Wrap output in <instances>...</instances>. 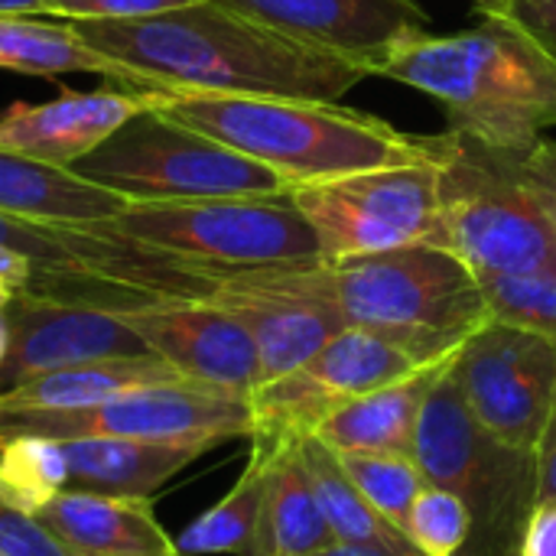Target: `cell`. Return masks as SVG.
Segmentation results:
<instances>
[{"label":"cell","instance_id":"obj_41","mask_svg":"<svg viewBox=\"0 0 556 556\" xmlns=\"http://www.w3.org/2000/svg\"><path fill=\"white\" fill-rule=\"evenodd\" d=\"M10 352V319H7V306H0V365L7 362Z\"/></svg>","mask_w":556,"mask_h":556},{"label":"cell","instance_id":"obj_5","mask_svg":"<svg viewBox=\"0 0 556 556\" xmlns=\"http://www.w3.org/2000/svg\"><path fill=\"white\" fill-rule=\"evenodd\" d=\"M0 248L36 264L29 293L117 313L166 296L205 300L215 280V267L156 251L111 222L62 225L0 212Z\"/></svg>","mask_w":556,"mask_h":556},{"label":"cell","instance_id":"obj_9","mask_svg":"<svg viewBox=\"0 0 556 556\" xmlns=\"http://www.w3.org/2000/svg\"><path fill=\"white\" fill-rule=\"evenodd\" d=\"M290 195L319 238L323 264L410 244L443 248L440 137L427 160L290 186Z\"/></svg>","mask_w":556,"mask_h":556},{"label":"cell","instance_id":"obj_16","mask_svg":"<svg viewBox=\"0 0 556 556\" xmlns=\"http://www.w3.org/2000/svg\"><path fill=\"white\" fill-rule=\"evenodd\" d=\"M290 39L336 52L371 78L410 39L430 33L417 0H218Z\"/></svg>","mask_w":556,"mask_h":556},{"label":"cell","instance_id":"obj_18","mask_svg":"<svg viewBox=\"0 0 556 556\" xmlns=\"http://www.w3.org/2000/svg\"><path fill=\"white\" fill-rule=\"evenodd\" d=\"M156 98L163 94L127 88H62L59 98L42 104L13 101L0 114V150L72 169L121 124H127L143 108L156 104Z\"/></svg>","mask_w":556,"mask_h":556},{"label":"cell","instance_id":"obj_26","mask_svg":"<svg viewBox=\"0 0 556 556\" xmlns=\"http://www.w3.org/2000/svg\"><path fill=\"white\" fill-rule=\"evenodd\" d=\"M267 463H270V440L254 437V450L244 472L238 476V482L222 502H215L173 541L176 556H257L264 502H267Z\"/></svg>","mask_w":556,"mask_h":556},{"label":"cell","instance_id":"obj_8","mask_svg":"<svg viewBox=\"0 0 556 556\" xmlns=\"http://www.w3.org/2000/svg\"><path fill=\"white\" fill-rule=\"evenodd\" d=\"M124 235L208 267L319 264L323 248L290 189L277 195H218L130 202L111 218Z\"/></svg>","mask_w":556,"mask_h":556},{"label":"cell","instance_id":"obj_42","mask_svg":"<svg viewBox=\"0 0 556 556\" xmlns=\"http://www.w3.org/2000/svg\"><path fill=\"white\" fill-rule=\"evenodd\" d=\"M505 3H511V0H476V7H479L482 13H495V10H502Z\"/></svg>","mask_w":556,"mask_h":556},{"label":"cell","instance_id":"obj_39","mask_svg":"<svg viewBox=\"0 0 556 556\" xmlns=\"http://www.w3.org/2000/svg\"><path fill=\"white\" fill-rule=\"evenodd\" d=\"M309 556H388L381 554V551H368V547H355V544H329V547H323V551H316V554Z\"/></svg>","mask_w":556,"mask_h":556},{"label":"cell","instance_id":"obj_33","mask_svg":"<svg viewBox=\"0 0 556 556\" xmlns=\"http://www.w3.org/2000/svg\"><path fill=\"white\" fill-rule=\"evenodd\" d=\"M0 556H75L39 518L0 502Z\"/></svg>","mask_w":556,"mask_h":556},{"label":"cell","instance_id":"obj_29","mask_svg":"<svg viewBox=\"0 0 556 556\" xmlns=\"http://www.w3.org/2000/svg\"><path fill=\"white\" fill-rule=\"evenodd\" d=\"M336 453V450H332ZM352 485L362 498L407 538V515L420 489L427 485L424 472L410 456L401 453H336Z\"/></svg>","mask_w":556,"mask_h":556},{"label":"cell","instance_id":"obj_14","mask_svg":"<svg viewBox=\"0 0 556 556\" xmlns=\"http://www.w3.org/2000/svg\"><path fill=\"white\" fill-rule=\"evenodd\" d=\"M456 362V355H453ZM453 362L437 375L414 430L410 459L430 485L466 498L472 521H492L518 492L534 498V456L495 443L472 417Z\"/></svg>","mask_w":556,"mask_h":556},{"label":"cell","instance_id":"obj_37","mask_svg":"<svg viewBox=\"0 0 556 556\" xmlns=\"http://www.w3.org/2000/svg\"><path fill=\"white\" fill-rule=\"evenodd\" d=\"M556 498V404L534 446V502Z\"/></svg>","mask_w":556,"mask_h":556},{"label":"cell","instance_id":"obj_1","mask_svg":"<svg viewBox=\"0 0 556 556\" xmlns=\"http://www.w3.org/2000/svg\"><path fill=\"white\" fill-rule=\"evenodd\" d=\"M114 62L130 91H215L342 101L371 78L362 65L290 39L218 0L140 20H68Z\"/></svg>","mask_w":556,"mask_h":556},{"label":"cell","instance_id":"obj_12","mask_svg":"<svg viewBox=\"0 0 556 556\" xmlns=\"http://www.w3.org/2000/svg\"><path fill=\"white\" fill-rule=\"evenodd\" d=\"M427 365L437 362H424L410 349L378 332L345 326L300 368L274 381H264L251 394L254 437H267V440L313 437L316 427L342 404L365 397L378 388H388L394 381H404L407 375Z\"/></svg>","mask_w":556,"mask_h":556},{"label":"cell","instance_id":"obj_40","mask_svg":"<svg viewBox=\"0 0 556 556\" xmlns=\"http://www.w3.org/2000/svg\"><path fill=\"white\" fill-rule=\"evenodd\" d=\"M46 0H0V13H33L42 16Z\"/></svg>","mask_w":556,"mask_h":556},{"label":"cell","instance_id":"obj_24","mask_svg":"<svg viewBox=\"0 0 556 556\" xmlns=\"http://www.w3.org/2000/svg\"><path fill=\"white\" fill-rule=\"evenodd\" d=\"M179 378H186V375H179L160 355L104 358V362L72 365L62 371L29 378L26 384L0 394V410H75V407L101 404L124 391L179 381Z\"/></svg>","mask_w":556,"mask_h":556},{"label":"cell","instance_id":"obj_27","mask_svg":"<svg viewBox=\"0 0 556 556\" xmlns=\"http://www.w3.org/2000/svg\"><path fill=\"white\" fill-rule=\"evenodd\" d=\"M300 443H303V459H306L319 508H323V515L332 528V538L339 544H355V547L381 551L388 556H420L397 528H391L362 498V492L345 476L339 456L319 437H303Z\"/></svg>","mask_w":556,"mask_h":556},{"label":"cell","instance_id":"obj_22","mask_svg":"<svg viewBox=\"0 0 556 556\" xmlns=\"http://www.w3.org/2000/svg\"><path fill=\"white\" fill-rule=\"evenodd\" d=\"M127 205L130 202L124 195L81 179L75 169L0 150V212L7 215L62 225H94L111 222Z\"/></svg>","mask_w":556,"mask_h":556},{"label":"cell","instance_id":"obj_30","mask_svg":"<svg viewBox=\"0 0 556 556\" xmlns=\"http://www.w3.org/2000/svg\"><path fill=\"white\" fill-rule=\"evenodd\" d=\"M492 319L531 329L556 342V267L531 274L479 277Z\"/></svg>","mask_w":556,"mask_h":556},{"label":"cell","instance_id":"obj_35","mask_svg":"<svg viewBox=\"0 0 556 556\" xmlns=\"http://www.w3.org/2000/svg\"><path fill=\"white\" fill-rule=\"evenodd\" d=\"M495 16L515 23L556 62V0H511Z\"/></svg>","mask_w":556,"mask_h":556},{"label":"cell","instance_id":"obj_2","mask_svg":"<svg viewBox=\"0 0 556 556\" xmlns=\"http://www.w3.org/2000/svg\"><path fill=\"white\" fill-rule=\"evenodd\" d=\"M378 75L437 98L453 134L498 153L528 150L556 130V62L495 13L466 33L410 39Z\"/></svg>","mask_w":556,"mask_h":556},{"label":"cell","instance_id":"obj_23","mask_svg":"<svg viewBox=\"0 0 556 556\" xmlns=\"http://www.w3.org/2000/svg\"><path fill=\"white\" fill-rule=\"evenodd\" d=\"M300 440H270L267 502L257 556H309L336 544L332 528L319 508Z\"/></svg>","mask_w":556,"mask_h":556},{"label":"cell","instance_id":"obj_21","mask_svg":"<svg viewBox=\"0 0 556 556\" xmlns=\"http://www.w3.org/2000/svg\"><path fill=\"white\" fill-rule=\"evenodd\" d=\"M453 362L427 365L404 381H394L388 388H378L365 397H355L332 410L313 437H319L336 453H401L410 456L414 430L420 420V407L427 401V391L433 388L437 375Z\"/></svg>","mask_w":556,"mask_h":556},{"label":"cell","instance_id":"obj_25","mask_svg":"<svg viewBox=\"0 0 556 556\" xmlns=\"http://www.w3.org/2000/svg\"><path fill=\"white\" fill-rule=\"evenodd\" d=\"M0 68L55 78L68 72L104 75L114 85L127 88L124 72L94 52L68 20L33 16V13H0Z\"/></svg>","mask_w":556,"mask_h":556},{"label":"cell","instance_id":"obj_10","mask_svg":"<svg viewBox=\"0 0 556 556\" xmlns=\"http://www.w3.org/2000/svg\"><path fill=\"white\" fill-rule=\"evenodd\" d=\"M23 433L49 440L121 437L215 450L228 440L254 437V410L251 394L179 378L75 410H0V440Z\"/></svg>","mask_w":556,"mask_h":556},{"label":"cell","instance_id":"obj_38","mask_svg":"<svg viewBox=\"0 0 556 556\" xmlns=\"http://www.w3.org/2000/svg\"><path fill=\"white\" fill-rule=\"evenodd\" d=\"M36 264L10 248H0V306H10L20 293H29L36 283Z\"/></svg>","mask_w":556,"mask_h":556},{"label":"cell","instance_id":"obj_4","mask_svg":"<svg viewBox=\"0 0 556 556\" xmlns=\"http://www.w3.org/2000/svg\"><path fill=\"white\" fill-rule=\"evenodd\" d=\"M326 267L345 326L378 332L424 362L456 355L492 319L479 277L437 244H410Z\"/></svg>","mask_w":556,"mask_h":556},{"label":"cell","instance_id":"obj_13","mask_svg":"<svg viewBox=\"0 0 556 556\" xmlns=\"http://www.w3.org/2000/svg\"><path fill=\"white\" fill-rule=\"evenodd\" d=\"M453 368L479 427L505 450L534 456L556 404V342L489 319L456 352Z\"/></svg>","mask_w":556,"mask_h":556},{"label":"cell","instance_id":"obj_36","mask_svg":"<svg viewBox=\"0 0 556 556\" xmlns=\"http://www.w3.org/2000/svg\"><path fill=\"white\" fill-rule=\"evenodd\" d=\"M518 556H556V498L534 502L528 511Z\"/></svg>","mask_w":556,"mask_h":556},{"label":"cell","instance_id":"obj_17","mask_svg":"<svg viewBox=\"0 0 556 556\" xmlns=\"http://www.w3.org/2000/svg\"><path fill=\"white\" fill-rule=\"evenodd\" d=\"M121 316L137 329L153 355L169 362L179 375L254 394L261 388V352L251 332L222 306L208 300H150Z\"/></svg>","mask_w":556,"mask_h":556},{"label":"cell","instance_id":"obj_19","mask_svg":"<svg viewBox=\"0 0 556 556\" xmlns=\"http://www.w3.org/2000/svg\"><path fill=\"white\" fill-rule=\"evenodd\" d=\"M75 556H176L150 498L62 492L36 515Z\"/></svg>","mask_w":556,"mask_h":556},{"label":"cell","instance_id":"obj_15","mask_svg":"<svg viewBox=\"0 0 556 556\" xmlns=\"http://www.w3.org/2000/svg\"><path fill=\"white\" fill-rule=\"evenodd\" d=\"M7 319L10 352L0 365V394L72 365L153 355L117 309L94 303L20 293L10 300Z\"/></svg>","mask_w":556,"mask_h":556},{"label":"cell","instance_id":"obj_34","mask_svg":"<svg viewBox=\"0 0 556 556\" xmlns=\"http://www.w3.org/2000/svg\"><path fill=\"white\" fill-rule=\"evenodd\" d=\"M518 176L525 179V186L534 192L544 218L551 222V231L556 238V140L541 137L534 147L528 150H518V153H508Z\"/></svg>","mask_w":556,"mask_h":556},{"label":"cell","instance_id":"obj_3","mask_svg":"<svg viewBox=\"0 0 556 556\" xmlns=\"http://www.w3.org/2000/svg\"><path fill=\"white\" fill-rule=\"evenodd\" d=\"M156 108L186 127L274 169L287 186L397 166L437 153V137H414L339 101L166 91Z\"/></svg>","mask_w":556,"mask_h":556},{"label":"cell","instance_id":"obj_7","mask_svg":"<svg viewBox=\"0 0 556 556\" xmlns=\"http://www.w3.org/2000/svg\"><path fill=\"white\" fill-rule=\"evenodd\" d=\"M72 169L127 202L277 195L290 189L274 169L186 127L156 104L121 124Z\"/></svg>","mask_w":556,"mask_h":556},{"label":"cell","instance_id":"obj_11","mask_svg":"<svg viewBox=\"0 0 556 556\" xmlns=\"http://www.w3.org/2000/svg\"><path fill=\"white\" fill-rule=\"evenodd\" d=\"M208 303L231 313L257 342L261 384L274 381L313 358L345 319L332 296L329 267L277 264V267H215Z\"/></svg>","mask_w":556,"mask_h":556},{"label":"cell","instance_id":"obj_32","mask_svg":"<svg viewBox=\"0 0 556 556\" xmlns=\"http://www.w3.org/2000/svg\"><path fill=\"white\" fill-rule=\"evenodd\" d=\"M199 0H46L42 16L52 20H140L182 10Z\"/></svg>","mask_w":556,"mask_h":556},{"label":"cell","instance_id":"obj_20","mask_svg":"<svg viewBox=\"0 0 556 556\" xmlns=\"http://www.w3.org/2000/svg\"><path fill=\"white\" fill-rule=\"evenodd\" d=\"M68 459V482L81 492L150 498L173 476L192 466L208 450L189 443H153L121 437L62 440Z\"/></svg>","mask_w":556,"mask_h":556},{"label":"cell","instance_id":"obj_28","mask_svg":"<svg viewBox=\"0 0 556 556\" xmlns=\"http://www.w3.org/2000/svg\"><path fill=\"white\" fill-rule=\"evenodd\" d=\"M68 485V459L62 440L49 437H3L0 440V502L39 515Z\"/></svg>","mask_w":556,"mask_h":556},{"label":"cell","instance_id":"obj_31","mask_svg":"<svg viewBox=\"0 0 556 556\" xmlns=\"http://www.w3.org/2000/svg\"><path fill=\"white\" fill-rule=\"evenodd\" d=\"M472 511L450 489L424 485L407 515V541L420 556H459L472 538Z\"/></svg>","mask_w":556,"mask_h":556},{"label":"cell","instance_id":"obj_6","mask_svg":"<svg viewBox=\"0 0 556 556\" xmlns=\"http://www.w3.org/2000/svg\"><path fill=\"white\" fill-rule=\"evenodd\" d=\"M440 235L476 277L556 267V238L508 153L440 137Z\"/></svg>","mask_w":556,"mask_h":556}]
</instances>
